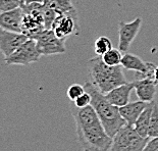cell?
<instances>
[{"instance_id": "cell-1", "label": "cell", "mask_w": 158, "mask_h": 151, "mask_svg": "<svg viewBox=\"0 0 158 151\" xmlns=\"http://www.w3.org/2000/svg\"><path fill=\"white\" fill-rule=\"evenodd\" d=\"M70 111L76 123L78 142L83 151H108L112 138L104 130L93 106L78 108L73 105Z\"/></svg>"}, {"instance_id": "cell-2", "label": "cell", "mask_w": 158, "mask_h": 151, "mask_svg": "<svg viewBox=\"0 0 158 151\" xmlns=\"http://www.w3.org/2000/svg\"><path fill=\"white\" fill-rule=\"evenodd\" d=\"M84 88L92 97L91 105L95 109L104 130L111 138H113L117 132L127 125L123 116L120 115L119 107L111 104L90 81L85 83Z\"/></svg>"}, {"instance_id": "cell-3", "label": "cell", "mask_w": 158, "mask_h": 151, "mask_svg": "<svg viewBox=\"0 0 158 151\" xmlns=\"http://www.w3.org/2000/svg\"><path fill=\"white\" fill-rule=\"evenodd\" d=\"M123 69L122 65H107L101 56H95L88 61L90 82L105 95L112 89L127 83Z\"/></svg>"}, {"instance_id": "cell-4", "label": "cell", "mask_w": 158, "mask_h": 151, "mask_svg": "<svg viewBox=\"0 0 158 151\" xmlns=\"http://www.w3.org/2000/svg\"><path fill=\"white\" fill-rule=\"evenodd\" d=\"M21 7L23 10L22 21V33L29 39H36L45 30L44 13L41 3L23 4Z\"/></svg>"}, {"instance_id": "cell-5", "label": "cell", "mask_w": 158, "mask_h": 151, "mask_svg": "<svg viewBox=\"0 0 158 151\" xmlns=\"http://www.w3.org/2000/svg\"><path fill=\"white\" fill-rule=\"evenodd\" d=\"M148 140L138 135L133 127L126 125L112 138L108 151H143Z\"/></svg>"}, {"instance_id": "cell-6", "label": "cell", "mask_w": 158, "mask_h": 151, "mask_svg": "<svg viewBox=\"0 0 158 151\" xmlns=\"http://www.w3.org/2000/svg\"><path fill=\"white\" fill-rule=\"evenodd\" d=\"M41 57L36 46L34 39H29L19 47L11 55L4 58L6 65H29L31 63L37 62Z\"/></svg>"}, {"instance_id": "cell-7", "label": "cell", "mask_w": 158, "mask_h": 151, "mask_svg": "<svg viewBox=\"0 0 158 151\" xmlns=\"http://www.w3.org/2000/svg\"><path fill=\"white\" fill-rule=\"evenodd\" d=\"M51 30L59 39L65 40L72 35H79L80 25L77 9L56 16Z\"/></svg>"}, {"instance_id": "cell-8", "label": "cell", "mask_w": 158, "mask_h": 151, "mask_svg": "<svg viewBox=\"0 0 158 151\" xmlns=\"http://www.w3.org/2000/svg\"><path fill=\"white\" fill-rule=\"evenodd\" d=\"M36 46L40 55L49 56L65 53V41L57 37L52 30H44L35 39Z\"/></svg>"}, {"instance_id": "cell-9", "label": "cell", "mask_w": 158, "mask_h": 151, "mask_svg": "<svg viewBox=\"0 0 158 151\" xmlns=\"http://www.w3.org/2000/svg\"><path fill=\"white\" fill-rule=\"evenodd\" d=\"M123 69L134 70L136 73L137 79H145L154 77V70H155L156 65L152 62H146L144 60L132 53H124L123 55L122 65Z\"/></svg>"}, {"instance_id": "cell-10", "label": "cell", "mask_w": 158, "mask_h": 151, "mask_svg": "<svg viewBox=\"0 0 158 151\" xmlns=\"http://www.w3.org/2000/svg\"><path fill=\"white\" fill-rule=\"evenodd\" d=\"M142 27V19L136 18L133 22L118 23V49L127 53Z\"/></svg>"}, {"instance_id": "cell-11", "label": "cell", "mask_w": 158, "mask_h": 151, "mask_svg": "<svg viewBox=\"0 0 158 151\" xmlns=\"http://www.w3.org/2000/svg\"><path fill=\"white\" fill-rule=\"evenodd\" d=\"M29 38L23 33H15L0 29V52L3 56L8 57L21 47Z\"/></svg>"}, {"instance_id": "cell-12", "label": "cell", "mask_w": 158, "mask_h": 151, "mask_svg": "<svg viewBox=\"0 0 158 151\" xmlns=\"http://www.w3.org/2000/svg\"><path fill=\"white\" fill-rule=\"evenodd\" d=\"M23 10L22 7L0 13V29L22 33V21Z\"/></svg>"}, {"instance_id": "cell-13", "label": "cell", "mask_w": 158, "mask_h": 151, "mask_svg": "<svg viewBox=\"0 0 158 151\" xmlns=\"http://www.w3.org/2000/svg\"><path fill=\"white\" fill-rule=\"evenodd\" d=\"M133 85L139 100H142L144 102L154 101L156 95L157 84L153 79H137L133 82Z\"/></svg>"}, {"instance_id": "cell-14", "label": "cell", "mask_w": 158, "mask_h": 151, "mask_svg": "<svg viewBox=\"0 0 158 151\" xmlns=\"http://www.w3.org/2000/svg\"><path fill=\"white\" fill-rule=\"evenodd\" d=\"M134 90V85L132 83H127L123 85H120L116 88L112 89L107 94H105L106 99L117 107H122L130 103V97L132 91Z\"/></svg>"}, {"instance_id": "cell-15", "label": "cell", "mask_w": 158, "mask_h": 151, "mask_svg": "<svg viewBox=\"0 0 158 151\" xmlns=\"http://www.w3.org/2000/svg\"><path fill=\"white\" fill-rule=\"evenodd\" d=\"M153 102V101H152ZM151 102H144L142 100H138L135 102H130L127 105L119 107L120 115L123 116L124 122L127 126L134 127L138 117L141 115L146 107L150 104Z\"/></svg>"}, {"instance_id": "cell-16", "label": "cell", "mask_w": 158, "mask_h": 151, "mask_svg": "<svg viewBox=\"0 0 158 151\" xmlns=\"http://www.w3.org/2000/svg\"><path fill=\"white\" fill-rule=\"evenodd\" d=\"M155 101L151 102L149 105L146 107V109L141 113V115L138 117L135 125H134V130L143 138H148V131H149V125H150V119L152 115L153 106Z\"/></svg>"}, {"instance_id": "cell-17", "label": "cell", "mask_w": 158, "mask_h": 151, "mask_svg": "<svg viewBox=\"0 0 158 151\" xmlns=\"http://www.w3.org/2000/svg\"><path fill=\"white\" fill-rule=\"evenodd\" d=\"M49 4L50 7L57 13V15H64L76 9L72 0H49Z\"/></svg>"}, {"instance_id": "cell-18", "label": "cell", "mask_w": 158, "mask_h": 151, "mask_svg": "<svg viewBox=\"0 0 158 151\" xmlns=\"http://www.w3.org/2000/svg\"><path fill=\"white\" fill-rule=\"evenodd\" d=\"M113 48L111 40L106 36H100L94 43V51L97 56H103L106 52Z\"/></svg>"}, {"instance_id": "cell-19", "label": "cell", "mask_w": 158, "mask_h": 151, "mask_svg": "<svg viewBox=\"0 0 158 151\" xmlns=\"http://www.w3.org/2000/svg\"><path fill=\"white\" fill-rule=\"evenodd\" d=\"M103 61L109 66H118L122 65L123 54L122 51L117 48H112L106 52L103 56H101Z\"/></svg>"}, {"instance_id": "cell-20", "label": "cell", "mask_w": 158, "mask_h": 151, "mask_svg": "<svg viewBox=\"0 0 158 151\" xmlns=\"http://www.w3.org/2000/svg\"><path fill=\"white\" fill-rule=\"evenodd\" d=\"M158 137V104L155 102L153 106L152 115L150 119L149 131H148V138Z\"/></svg>"}, {"instance_id": "cell-21", "label": "cell", "mask_w": 158, "mask_h": 151, "mask_svg": "<svg viewBox=\"0 0 158 151\" xmlns=\"http://www.w3.org/2000/svg\"><path fill=\"white\" fill-rule=\"evenodd\" d=\"M22 6V0H0V13L10 11Z\"/></svg>"}, {"instance_id": "cell-22", "label": "cell", "mask_w": 158, "mask_h": 151, "mask_svg": "<svg viewBox=\"0 0 158 151\" xmlns=\"http://www.w3.org/2000/svg\"><path fill=\"white\" fill-rule=\"evenodd\" d=\"M84 92H85V88H84V86L80 85V84H73V85H72L68 89V91H66V95H68L69 100L75 101V100L78 98L79 96L82 95Z\"/></svg>"}, {"instance_id": "cell-23", "label": "cell", "mask_w": 158, "mask_h": 151, "mask_svg": "<svg viewBox=\"0 0 158 151\" xmlns=\"http://www.w3.org/2000/svg\"><path fill=\"white\" fill-rule=\"evenodd\" d=\"M91 101H92V97H91L90 93L85 91L82 95L79 96L78 98L73 101V105L76 107H78V108H84V107L91 105Z\"/></svg>"}, {"instance_id": "cell-24", "label": "cell", "mask_w": 158, "mask_h": 151, "mask_svg": "<svg viewBox=\"0 0 158 151\" xmlns=\"http://www.w3.org/2000/svg\"><path fill=\"white\" fill-rule=\"evenodd\" d=\"M143 151H158V137L148 140Z\"/></svg>"}, {"instance_id": "cell-25", "label": "cell", "mask_w": 158, "mask_h": 151, "mask_svg": "<svg viewBox=\"0 0 158 151\" xmlns=\"http://www.w3.org/2000/svg\"><path fill=\"white\" fill-rule=\"evenodd\" d=\"M43 2H44V0H25L22 5H23V4H31V3H41V4H43Z\"/></svg>"}, {"instance_id": "cell-26", "label": "cell", "mask_w": 158, "mask_h": 151, "mask_svg": "<svg viewBox=\"0 0 158 151\" xmlns=\"http://www.w3.org/2000/svg\"><path fill=\"white\" fill-rule=\"evenodd\" d=\"M153 80L155 81L156 84H158V65H156L155 70H154V77H153Z\"/></svg>"}, {"instance_id": "cell-27", "label": "cell", "mask_w": 158, "mask_h": 151, "mask_svg": "<svg viewBox=\"0 0 158 151\" xmlns=\"http://www.w3.org/2000/svg\"><path fill=\"white\" fill-rule=\"evenodd\" d=\"M23 1H25V0H22V4H23Z\"/></svg>"}]
</instances>
